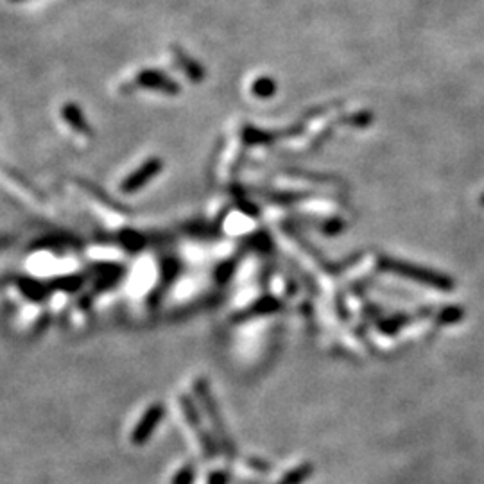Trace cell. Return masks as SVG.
Wrapping results in <instances>:
<instances>
[{
	"mask_svg": "<svg viewBox=\"0 0 484 484\" xmlns=\"http://www.w3.org/2000/svg\"><path fill=\"white\" fill-rule=\"evenodd\" d=\"M196 395H198V399L201 400L203 407H205V411L209 413V418L212 420L214 427H216V431L219 432L221 440H223V445L224 448H226L228 452H231V447H230V441H228V436H226V431H224L223 427V420H221V416L217 414V406L216 402H214V396L212 393H210L209 389V384L205 382V380H198L196 382Z\"/></svg>",
	"mask_w": 484,
	"mask_h": 484,
	"instance_id": "cell-3",
	"label": "cell"
},
{
	"mask_svg": "<svg viewBox=\"0 0 484 484\" xmlns=\"http://www.w3.org/2000/svg\"><path fill=\"white\" fill-rule=\"evenodd\" d=\"M226 483H228V477H226V473H223V472H216L209 477V484H226Z\"/></svg>",
	"mask_w": 484,
	"mask_h": 484,
	"instance_id": "cell-10",
	"label": "cell"
},
{
	"mask_svg": "<svg viewBox=\"0 0 484 484\" xmlns=\"http://www.w3.org/2000/svg\"><path fill=\"white\" fill-rule=\"evenodd\" d=\"M140 81H144V85H147V86H154V88H164V90L169 86L167 83H171V81H167L164 75L157 74V72H145V74H142Z\"/></svg>",
	"mask_w": 484,
	"mask_h": 484,
	"instance_id": "cell-6",
	"label": "cell"
},
{
	"mask_svg": "<svg viewBox=\"0 0 484 484\" xmlns=\"http://www.w3.org/2000/svg\"><path fill=\"white\" fill-rule=\"evenodd\" d=\"M379 264L384 271L406 276V278L414 280V282L425 283V285H431V287H434V289L451 290L452 287H454V283H452V280L448 278V276L441 275V273L431 271V269L418 268V265L409 264V262H400V261H395V258H380Z\"/></svg>",
	"mask_w": 484,
	"mask_h": 484,
	"instance_id": "cell-1",
	"label": "cell"
},
{
	"mask_svg": "<svg viewBox=\"0 0 484 484\" xmlns=\"http://www.w3.org/2000/svg\"><path fill=\"white\" fill-rule=\"evenodd\" d=\"M480 205L484 206V194H483V198H480Z\"/></svg>",
	"mask_w": 484,
	"mask_h": 484,
	"instance_id": "cell-11",
	"label": "cell"
},
{
	"mask_svg": "<svg viewBox=\"0 0 484 484\" xmlns=\"http://www.w3.org/2000/svg\"><path fill=\"white\" fill-rule=\"evenodd\" d=\"M160 167H162L160 160L145 162V164L142 165V167L138 169V171H135L133 174H131L130 178H127L126 182H124V185H122L124 192H135V190L142 189V186H144L145 183L149 182V179H153L154 176L158 174Z\"/></svg>",
	"mask_w": 484,
	"mask_h": 484,
	"instance_id": "cell-5",
	"label": "cell"
},
{
	"mask_svg": "<svg viewBox=\"0 0 484 484\" xmlns=\"http://www.w3.org/2000/svg\"><path fill=\"white\" fill-rule=\"evenodd\" d=\"M276 85L271 81V79H258L253 86V92L257 93L258 97H271L275 93Z\"/></svg>",
	"mask_w": 484,
	"mask_h": 484,
	"instance_id": "cell-8",
	"label": "cell"
},
{
	"mask_svg": "<svg viewBox=\"0 0 484 484\" xmlns=\"http://www.w3.org/2000/svg\"><path fill=\"white\" fill-rule=\"evenodd\" d=\"M65 115H67V119H70L72 122H74L78 127L85 126V124H83V120H81V115H79V110L68 108V110H67V113H65Z\"/></svg>",
	"mask_w": 484,
	"mask_h": 484,
	"instance_id": "cell-9",
	"label": "cell"
},
{
	"mask_svg": "<svg viewBox=\"0 0 484 484\" xmlns=\"http://www.w3.org/2000/svg\"><path fill=\"white\" fill-rule=\"evenodd\" d=\"M194 479H196V470H194L192 465H186L172 477L171 484H192Z\"/></svg>",
	"mask_w": 484,
	"mask_h": 484,
	"instance_id": "cell-7",
	"label": "cell"
},
{
	"mask_svg": "<svg viewBox=\"0 0 484 484\" xmlns=\"http://www.w3.org/2000/svg\"><path fill=\"white\" fill-rule=\"evenodd\" d=\"M13 2H20V0H13Z\"/></svg>",
	"mask_w": 484,
	"mask_h": 484,
	"instance_id": "cell-12",
	"label": "cell"
},
{
	"mask_svg": "<svg viewBox=\"0 0 484 484\" xmlns=\"http://www.w3.org/2000/svg\"><path fill=\"white\" fill-rule=\"evenodd\" d=\"M165 416V407L162 404H153L149 409H145L144 416L140 418V421L137 424L135 431L131 432V443L140 447V445L147 443L153 432L157 431L158 424L164 420Z\"/></svg>",
	"mask_w": 484,
	"mask_h": 484,
	"instance_id": "cell-2",
	"label": "cell"
},
{
	"mask_svg": "<svg viewBox=\"0 0 484 484\" xmlns=\"http://www.w3.org/2000/svg\"><path fill=\"white\" fill-rule=\"evenodd\" d=\"M182 409H183V414H185L186 424H189L190 427L196 431V436H198L199 445H201L203 452H206V454H209V458H212V454H214L212 440H210V436L206 434L205 431H203L201 420H199L198 411H196L194 404L190 402V399H186V396H182Z\"/></svg>",
	"mask_w": 484,
	"mask_h": 484,
	"instance_id": "cell-4",
	"label": "cell"
}]
</instances>
